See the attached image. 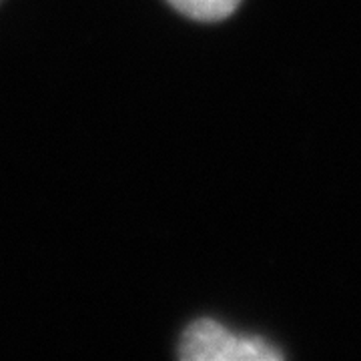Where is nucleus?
Here are the masks:
<instances>
[{"label": "nucleus", "instance_id": "nucleus-1", "mask_svg": "<svg viewBox=\"0 0 361 361\" xmlns=\"http://www.w3.org/2000/svg\"><path fill=\"white\" fill-rule=\"evenodd\" d=\"M185 361H279L285 355L263 337H239L213 319H197L180 337Z\"/></svg>", "mask_w": 361, "mask_h": 361}, {"label": "nucleus", "instance_id": "nucleus-2", "mask_svg": "<svg viewBox=\"0 0 361 361\" xmlns=\"http://www.w3.org/2000/svg\"><path fill=\"white\" fill-rule=\"evenodd\" d=\"M179 13L195 20H223L235 13L241 0H169Z\"/></svg>", "mask_w": 361, "mask_h": 361}]
</instances>
